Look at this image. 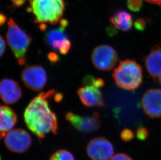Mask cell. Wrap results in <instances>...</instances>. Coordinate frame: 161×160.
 <instances>
[{
    "mask_svg": "<svg viewBox=\"0 0 161 160\" xmlns=\"http://www.w3.org/2000/svg\"><path fill=\"white\" fill-rule=\"evenodd\" d=\"M55 93L54 89L41 93L30 102L25 111L24 120L28 128L39 138H43L50 132H58L57 118L47 101Z\"/></svg>",
    "mask_w": 161,
    "mask_h": 160,
    "instance_id": "1",
    "label": "cell"
},
{
    "mask_svg": "<svg viewBox=\"0 0 161 160\" xmlns=\"http://www.w3.org/2000/svg\"><path fill=\"white\" fill-rule=\"evenodd\" d=\"M35 23L56 24L64 14V0H29Z\"/></svg>",
    "mask_w": 161,
    "mask_h": 160,
    "instance_id": "2",
    "label": "cell"
},
{
    "mask_svg": "<svg viewBox=\"0 0 161 160\" xmlns=\"http://www.w3.org/2000/svg\"><path fill=\"white\" fill-rule=\"evenodd\" d=\"M113 77L119 88L129 91L138 88L143 81L142 67L130 59L121 61L114 70Z\"/></svg>",
    "mask_w": 161,
    "mask_h": 160,
    "instance_id": "3",
    "label": "cell"
},
{
    "mask_svg": "<svg viewBox=\"0 0 161 160\" xmlns=\"http://www.w3.org/2000/svg\"><path fill=\"white\" fill-rule=\"evenodd\" d=\"M6 39L20 66L26 63V54L32 38L23 30L14 19L10 18L8 22Z\"/></svg>",
    "mask_w": 161,
    "mask_h": 160,
    "instance_id": "4",
    "label": "cell"
},
{
    "mask_svg": "<svg viewBox=\"0 0 161 160\" xmlns=\"http://www.w3.org/2000/svg\"><path fill=\"white\" fill-rule=\"evenodd\" d=\"M91 59L94 67L101 71H109L114 68L118 61L117 52L108 45H101L93 51Z\"/></svg>",
    "mask_w": 161,
    "mask_h": 160,
    "instance_id": "5",
    "label": "cell"
},
{
    "mask_svg": "<svg viewBox=\"0 0 161 160\" xmlns=\"http://www.w3.org/2000/svg\"><path fill=\"white\" fill-rule=\"evenodd\" d=\"M21 78L27 88L35 91L42 89L47 81L46 70L39 65L26 67L21 72Z\"/></svg>",
    "mask_w": 161,
    "mask_h": 160,
    "instance_id": "6",
    "label": "cell"
},
{
    "mask_svg": "<svg viewBox=\"0 0 161 160\" xmlns=\"http://www.w3.org/2000/svg\"><path fill=\"white\" fill-rule=\"evenodd\" d=\"M4 142L9 150L20 153L27 151L31 144V138L26 131L17 128L9 131L5 136Z\"/></svg>",
    "mask_w": 161,
    "mask_h": 160,
    "instance_id": "7",
    "label": "cell"
},
{
    "mask_svg": "<svg viewBox=\"0 0 161 160\" xmlns=\"http://www.w3.org/2000/svg\"><path fill=\"white\" fill-rule=\"evenodd\" d=\"M87 152L92 160H109L114 154V148L105 138L97 137L90 141Z\"/></svg>",
    "mask_w": 161,
    "mask_h": 160,
    "instance_id": "8",
    "label": "cell"
},
{
    "mask_svg": "<svg viewBox=\"0 0 161 160\" xmlns=\"http://www.w3.org/2000/svg\"><path fill=\"white\" fill-rule=\"evenodd\" d=\"M142 107L145 114L150 118H161V89L147 90L142 98Z\"/></svg>",
    "mask_w": 161,
    "mask_h": 160,
    "instance_id": "9",
    "label": "cell"
},
{
    "mask_svg": "<svg viewBox=\"0 0 161 160\" xmlns=\"http://www.w3.org/2000/svg\"><path fill=\"white\" fill-rule=\"evenodd\" d=\"M99 117L98 113H94L91 116H82L72 112L66 115V119L75 128L83 133H91L98 130L100 126Z\"/></svg>",
    "mask_w": 161,
    "mask_h": 160,
    "instance_id": "10",
    "label": "cell"
},
{
    "mask_svg": "<svg viewBox=\"0 0 161 160\" xmlns=\"http://www.w3.org/2000/svg\"><path fill=\"white\" fill-rule=\"evenodd\" d=\"M77 93L81 101L87 107H101L104 104L102 93L94 86L86 85L79 88Z\"/></svg>",
    "mask_w": 161,
    "mask_h": 160,
    "instance_id": "11",
    "label": "cell"
},
{
    "mask_svg": "<svg viewBox=\"0 0 161 160\" xmlns=\"http://www.w3.org/2000/svg\"><path fill=\"white\" fill-rule=\"evenodd\" d=\"M0 94L2 99L6 104L16 103L22 95L21 89L18 83L14 80L6 78L1 82Z\"/></svg>",
    "mask_w": 161,
    "mask_h": 160,
    "instance_id": "12",
    "label": "cell"
},
{
    "mask_svg": "<svg viewBox=\"0 0 161 160\" xmlns=\"http://www.w3.org/2000/svg\"><path fill=\"white\" fill-rule=\"evenodd\" d=\"M144 61L146 69L153 79L161 76V47L154 46Z\"/></svg>",
    "mask_w": 161,
    "mask_h": 160,
    "instance_id": "13",
    "label": "cell"
},
{
    "mask_svg": "<svg viewBox=\"0 0 161 160\" xmlns=\"http://www.w3.org/2000/svg\"><path fill=\"white\" fill-rule=\"evenodd\" d=\"M17 115L9 107L2 106L0 108V130L2 137L14 127L17 123Z\"/></svg>",
    "mask_w": 161,
    "mask_h": 160,
    "instance_id": "14",
    "label": "cell"
},
{
    "mask_svg": "<svg viewBox=\"0 0 161 160\" xmlns=\"http://www.w3.org/2000/svg\"><path fill=\"white\" fill-rule=\"evenodd\" d=\"M110 21L117 29L123 31L130 30L133 26L132 16L125 11L116 12L111 17Z\"/></svg>",
    "mask_w": 161,
    "mask_h": 160,
    "instance_id": "15",
    "label": "cell"
},
{
    "mask_svg": "<svg viewBox=\"0 0 161 160\" xmlns=\"http://www.w3.org/2000/svg\"><path fill=\"white\" fill-rule=\"evenodd\" d=\"M66 39H67V36L64 33V28L61 27L49 31L45 37L47 43L55 50H58L61 43Z\"/></svg>",
    "mask_w": 161,
    "mask_h": 160,
    "instance_id": "16",
    "label": "cell"
},
{
    "mask_svg": "<svg viewBox=\"0 0 161 160\" xmlns=\"http://www.w3.org/2000/svg\"><path fill=\"white\" fill-rule=\"evenodd\" d=\"M49 160H75V159L70 152L65 150H59L52 154Z\"/></svg>",
    "mask_w": 161,
    "mask_h": 160,
    "instance_id": "17",
    "label": "cell"
},
{
    "mask_svg": "<svg viewBox=\"0 0 161 160\" xmlns=\"http://www.w3.org/2000/svg\"><path fill=\"white\" fill-rule=\"evenodd\" d=\"M83 83L85 85H91L97 88H100L104 85V81L101 78H95L92 76H86L83 80Z\"/></svg>",
    "mask_w": 161,
    "mask_h": 160,
    "instance_id": "18",
    "label": "cell"
},
{
    "mask_svg": "<svg viewBox=\"0 0 161 160\" xmlns=\"http://www.w3.org/2000/svg\"><path fill=\"white\" fill-rule=\"evenodd\" d=\"M127 6L130 11L138 12L140 11L142 6V0H127Z\"/></svg>",
    "mask_w": 161,
    "mask_h": 160,
    "instance_id": "19",
    "label": "cell"
},
{
    "mask_svg": "<svg viewBox=\"0 0 161 160\" xmlns=\"http://www.w3.org/2000/svg\"><path fill=\"white\" fill-rule=\"evenodd\" d=\"M70 47H71V42L70 40L67 38L64 40V41L61 43L58 51L61 54L66 55L67 54L68 52L69 51Z\"/></svg>",
    "mask_w": 161,
    "mask_h": 160,
    "instance_id": "20",
    "label": "cell"
},
{
    "mask_svg": "<svg viewBox=\"0 0 161 160\" xmlns=\"http://www.w3.org/2000/svg\"><path fill=\"white\" fill-rule=\"evenodd\" d=\"M134 137V134L131 130L126 128L121 132L120 138L124 141H129Z\"/></svg>",
    "mask_w": 161,
    "mask_h": 160,
    "instance_id": "21",
    "label": "cell"
},
{
    "mask_svg": "<svg viewBox=\"0 0 161 160\" xmlns=\"http://www.w3.org/2000/svg\"><path fill=\"white\" fill-rule=\"evenodd\" d=\"M148 135H149L148 131L143 127L139 128L136 132L137 137L140 141H144L147 137Z\"/></svg>",
    "mask_w": 161,
    "mask_h": 160,
    "instance_id": "22",
    "label": "cell"
},
{
    "mask_svg": "<svg viewBox=\"0 0 161 160\" xmlns=\"http://www.w3.org/2000/svg\"><path fill=\"white\" fill-rule=\"evenodd\" d=\"M134 26L136 29L139 31L144 30L146 27V21L141 18L138 19L134 23Z\"/></svg>",
    "mask_w": 161,
    "mask_h": 160,
    "instance_id": "23",
    "label": "cell"
},
{
    "mask_svg": "<svg viewBox=\"0 0 161 160\" xmlns=\"http://www.w3.org/2000/svg\"><path fill=\"white\" fill-rule=\"evenodd\" d=\"M111 160H132V159L127 154L119 153L113 157Z\"/></svg>",
    "mask_w": 161,
    "mask_h": 160,
    "instance_id": "24",
    "label": "cell"
},
{
    "mask_svg": "<svg viewBox=\"0 0 161 160\" xmlns=\"http://www.w3.org/2000/svg\"><path fill=\"white\" fill-rule=\"evenodd\" d=\"M47 58L49 61L52 63H56L59 61V57L58 55L54 52L49 53L47 55Z\"/></svg>",
    "mask_w": 161,
    "mask_h": 160,
    "instance_id": "25",
    "label": "cell"
},
{
    "mask_svg": "<svg viewBox=\"0 0 161 160\" xmlns=\"http://www.w3.org/2000/svg\"><path fill=\"white\" fill-rule=\"evenodd\" d=\"M1 49H0V55L3 56V54L4 53L5 48H6V44L5 40L3 39V36H1V43H0Z\"/></svg>",
    "mask_w": 161,
    "mask_h": 160,
    "instance_id": "26",
    "label": "cell"
},
{
    "mask_svg": "<svg viewBox=\"0 0 161 160\" xmlns=\"http://www.w3.org/2000/svg\"><path fill=\"white\" fill-rule=\"evenodd\" d=\"M59 24H60V26H61V27L65 28L68 26L69 21H67V20L66 19L63 18V19H61V20H59Z\"/></svg>",
    "mask_w": 161,
    "mask_h": 160,
    "instance_id": "27",
    "label": "cell"
},
{
    "mask_svg": "<svg viewBox=\"0 0 161 160\" xmlns=\"http://www.w3.org/2000/svg\"><path fill=\"white\" fill-rule=\"evenodd\" d=\"M6 20H7V17L3 13H1L0 14V25L1 27L4 24Z\"/></svg>",
    "mask_w": 161,
    "mask_h": 160,
    "instance_id": "28",
    "label": "cell"
},
{
    "mask_svg": "<svg viewBox=\"0 0 161 160\" xmlns=\"http://www.w3.org/2000/svg\"><path fill=\"white\" fill-rule=\"evenodd\" d=\"M25 2V0H16L15 2H13V4L16 7H19L23 5Z\"/></svg>",
    "mask_w": 161,
    "mask_h": 160,
    "instance_id": "29",
    "label": "cell"
},
{
    "mask_svg": "<svg viewBox=\"0 0 161 160\" xmlns=\"http://www.w3.org/2000/svg\"><path fill=\"white\" fill-rule=\"evenodd\" d=\"M145 1L151 4L161 6V0H145Z\"/></svg>",
    "mask_w": 161,
    "mask_h": 160,
    "instance_id": "30",
    "label": "cell"
},
{
    "mask_svg": "<svg viewBox=\"0 0 161 160\" xmlns=\"http://www.w3.org/2000/svg\"><path fill=\"white\" fill-rule=\"evenodd\" d=\"M55 101H61L62 99L63 98V95L62 94H60V93H57L56 94V95H55Z\"/></svg>",
    "mask_w": 161,
    "mask_h": 160,
    "instance_id": "31",
    "label": "cell"
},
{
    "mask_svg": "<svg viewBox=\"0 0 161 160\" xmlns=\"http://www.w3.org/2000/svg\"><path fill=\"white\" fill-rule=\"evenodd\" d=\"M158 82L160 83V85H161V76L158 77Z\"/></svg>",
    "mask_w": 161,
    "mask_h": 160,
    "instance_id": "32",
    "label": "cell"
},
{
    "mask_svg": "<svg viewBox=\"0 0 161 160\" xmlns=\"http://www.w3.org/2000/svg\"><path fill=\"white\" fill-rule=\"evenodd\" d=\"M12 1L13 2H15V1H16V0H12Z\"/></svg>",
    "mask_w": 161,
    "mask_h": 160,
    "instance_id": "33",
    "label": "cell"
}]
</instances>
